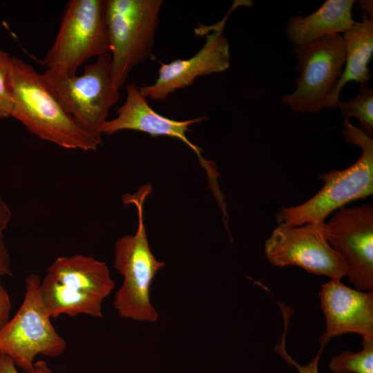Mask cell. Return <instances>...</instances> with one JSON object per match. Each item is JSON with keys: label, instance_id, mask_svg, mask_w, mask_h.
Listing matches in <instances>:
<instances>
[{"label": "cell", "instance_id": "2", "mask_svg": "<svg viewBox=\"0 0 373 373\" xmlns=\"http://www.w3.org/2000/svg\"><path fill=\"white\" fill-rule=\"evenodd\" d=\"M150 184L141 186L133 194L122 198L125 205L133 204L137 212V229L133 235L124 236L115 243L114 267L123 277L117 291L113 307L122 318L153 323L159 314L151 304L150 289L156 274L165 262L152 253L144 220V204L151 192Z\"/></svg>", "mask_w": 373, "mask_h": 373}, {"label": "cell", "instance_id": "14", "mask_svg": "<svg viewBox=\"0 0 373 373\" xmlns=\"http://www.w3.org/2000/svg\"><path fill=\"white\" fill-rule=\"evenodd\" d=\"M325 318V332L320 336L323 350L329 340L347 333L362 339L373 338V292L350 288L340 280L330 279L319 291Z\"/></svg>", "mask_w": 373, "mask_h": 373}, {"label": "cell", "instance_id": "21", "mask_svg": "<svg viewBox=\"0 0 373 373\" xmlns=\"http://www.w3.org/2000/svg\"><path fill=\"white\" fill-rule=\"evenodd\" d=\"M11 218V210L0 196V276L1 277L12 275L10 256L3 238V233Z\"/></svg>", "mask_w": 373, "mask_h": 373}, {"label": "cell", "instance_id": "9", "mask_svg": "<svg viewBox=\"0 0 373 373\" xmlns=\"http://www.w3.org/2000/svg\"><path fill=\"white\" fill-rule=\"evenodd\" d=\"M299 77L296 88L281 99L291 110L301 113H316L325 108V102L334 90L343 71L345 57L342 35L324 37L313 42L293 46Z\"/></svg>", "mask_w": 373, "mask_h": 373}, {"label": "cell", "instance_id": "7", "mask_svg": "<svg viewBox=\"0 0 373 373\" xmlns=\"http://www.w3.org/2000/svg\"><path fill=\"white\" fill-rule=\"evenodd\" d=\"M162 0H106L111 65L119 90L131 71L153 57Z\"/></svg>", "mask_w": 373, "mask_h": 373}, {"label": "cell", "instance_id": "8", "mask_svg": "<svg viewBox=\"0 0 373 373\" xmlns=\"http://www.w3.org/2000/svg\"><path fill=\"white\" fill-rule=\"evenodd\" d=\"M40 278L29 275L20 307L0 329V354L10 357L16 366L30 373L34 361L41 354L57 357L67 347L66 340L57 332L40 294Z\"/></svg>", "mask_w": 373, "mask_h": 373}, {"label": "cell", "instance_id": "5", "mask_svg": "<svg viewBox=\"0 0 373 373\" xmlns=\"http://www.w3.org/2000/svg\"><path fill=\"white\" fill-rule=\"evenodd\" d=\"M41 76L64 111L102 144V126L120 96L113 83L110 52L86 64L79 76L52 69H46Z\"/></svg>", "mask_w": 373, "mask_h": 373}, {"label": "cell", "instance_id": "19", "mask_svg": "<svg viewBox=\"0 0 373 373\" xmlns=\"http://www.w3.org/2000/svg\"><path fill=\"white\" fill-rule=\"evenodd\" d=\"M283 313L284 314L285 329L283 336L280 338V343L274 347L275 352L282 356L284 360L289 365L296 367L298 373H318V361L321 358L323 350L319 349L318 352L313 359L307 365H303L297 363L287 352L286 350V333L288 327V323L290 320L291 313H289V309L287 307H282Z\"/></svg>", "mask_w": 373, "mask_h": 373}, {"label": "cell", "instance_id": "15", "mask_svg": "<svg viewBox=\"0 0 373 373\" xmlns=\"http://www.w3.org/2000/svg\"><path fill=\"white\" fill-rule=\"evenodd\" d=\"M354 3V0H327L308 16H292L287 20L285 36L297 46L343 34L355 22L352 14Z\"/></svg>", "mask_w": 373, "mask_h": 373}, {"label": "cell", "instance_id": "12", "mask_svg": "<svg viewBox=\"0 0 373 373\" xmlns=\"http://www.w3.org/2000/svg\"><path fill=\"white\" fill-rule=\"evenodd\" d=\"M249 6V1H237L219 23L211 26L212 33L206 34V41L201 49L186 59H177L169 63L160 62L155 82L140 88L145 98L164 100L175 90L193 84L196 78L220 73L229 67V44L223 28L230 13L239 6Z\"/></svg>", "mask_w": 373, "mask_h": 373}, {"label": "cell", "instance_id": "18", "mask_svg": "<svg viewBox=\"0 0 373 373\" xmlns=\"http://www.w3.org/2000/svg\"><path fill=\"white\" fill-rule=\"evenodd\" d=\"M329 368L333 373H373V338L362 339L358 352L347 350L334 356Z\"/></svg>", "mask_w": 373, "mask_h": 373}, {"label": "cell", "instance_id": "23", "mask_svg": "<svg viewBox=\"0 0 373 373\" xmlns=\"http://www.w3.org/2000/svg\"><path fill=\"white\" fill-rule=\"evenodd\" d=\"M0 276V329L10 320L11 302L8 293L3 287Z\"/></svg>", "mask_w": 373, "mask_h": 373}, {"label": "cell", "instance_id": "20", "mask_svg": "<svg viewBox=\"0 0 373 373\" xmlns=\"http://www.w3.org/2000/svg\"><path fill=\"white\" fill-rule=\"evenodd\" d=\"M11 56L0 48V119L10 117L12 102L9 88Z\"/></svg>", "mask_w": 373, "mask_h": 373}, {"label": "cell", "instance_id": "6", "mask_svg": "<svg viewBox=\"0 0 373 373\" xmlns=\"http://www.w3.org/2000/svg\"><path fill=\"white\" fill-rule=\"evenodd\" d=\"M110 52L106 0H70L42 64L68 76L90 58Z\"/></svg>", "mask_w": 373, "mask_h": 373}, {"label": "cell", "instance_id": "16", "mask_svg": "<svg viewBox=\"0 0 373 373\" xmlns=\"http://www.w3.org/2000/svg\"><path fill=\"white\" fill-rule=\"evenodd\" d=\"M342 36L345 46L344 68L336 87L325 100V107L329 108L337 106L340 93L346 84L354 81L365 84L371 79L368 65L373 53V19L363 13L361 21H355Z\"/></svg>", "mask_w": 373, "mask_h": 373}, {"label": "cell", "instance_id": "24", "mask_svg": "<svg viewBox=\"0 0 373 373\" xmlns=\"http://www.w3.org/2000/svg\"><path fill=\"white\" fill-rule=\"evenodd\" d=\"M372 1L361 0L359 1V7L370 19H373Z\"/></svg>", "mask_w": 373, "mask_h": 373}, {"label": "cell", "instance_id": "10", "mask_svg": "<svg viewBox=\"0 0 373 373\" xmlns=\"http://www.w3.org/2000/svg\"><path fill=\"white\" fill-rule=\"evenodd\" d=\"M324 223L278 224L265 241L267 258L275 266H298L309 273L341 280L346 276V265L328 243Z\"/></svg>", "mask_w": 373, "mask_h": 373}, {"label": "cell", "instance_id": "22", "mask_svg": "<svg viewBox=\"0 0 373 373\" xmlns=\"http://www.w3.org/2000/svg\"><path fill=\"white\" fill-rule=\"evenodd\" d=\"M0 373H19L14 361L8 356L0 354ZM30 373H54L44 361L34 363V369Z\"/></svg>", "mask_w": 373, "mask_h": 373}, {"label": "cell", "instance_id": "4", "mask_svg": "<svg viewBox=\"0 0 373 373\" xmlns=\"http://www.w3.org/2000/svg\"><path fill=\"white\" fill-rule=\"evenodd\" d=\"M342 135L345 141L360 146V157L344 170H333L319 176L323 188L305 202L282 207L276 213L278 224L299 226L325 222L333 211L351 201L365 198L373 193V140L361 129L344 119Z\"/></svg>", "mask_w": 373, "mask_h": 373}, {"label": "cell", "instance_id": "3", "mask_svg": "<svg viewBox=\"0 0 373 373\" xmlns=\"http://www.w3.org/2000/svg\"><path fill=\"white\" fill-rule=\"evenodd\" d=\"M115 287L106 264L75 254L56 258L40 283V294L52 318L61 315L103 316L104 300Z\"/></svg>", "mask_w": 373, "mask_h": 373}, {"label": "cell", "instance_id": "13", "mask_svg": "<svg viewBox=\"0 0 373 373\" xmlns=\"http://www.w3.org/2000/svg\"><path fill=\"white\" fill-rule=\"evenodd\" d=\"M207 115L198 118L179 121L166 117L155 112L148 104L135 84L126 86V95L124 104L117 110V117L107 119L102 126V134L112 135L124 130L140 131L152 137L165 136L180 140L194 151L198 157L200 164L205 170L208 176L209 187L214 195L219 194L220 190L217 182L219 173L216 164L208 161L202 155L201 149L191 142L186 133L189 126L207 119Z\"/></svg>", "mask_w": 373, "mask_h": 373}, {"label": "cell", "instance_id": "1", "mask_svg": "<svg viewBox=\"0 0 373 373\" xmlns=\"http://www.w3.org/2000/svg\"><path fill=\"white\" fill-rule=\"evenodd\" d=\"M10 117L40 139L67 149L95 151L101 146L68 115L46 86L41 74L26 61L11 57Z\"/></svg>", "mask_w": 373, "mask_h": 373}, {"label": "cell", "instance_id": "11", "mask_svg": "<svg viewBox=\"0 0 373 373\" xmlns=\"http://www.w3.org/2000/svg\"><path fill=\"white\" fill-rule=\"evenodd\" d=\"M326 239L344 260L346 276L363 291H373V204L343 207L324 223Z\"/></svg>", "mask_w": 373, "mask_h": 373}, {"label": "cell", "instance_id": "17", "mask_svg": "<svg viewBox=\"0 0 373 373\" xmlns=\"http://www.w3.org/2000/svg\"><path fill=\"white\" fill-rule=\"evenodd\" d=\"M337 106L345 119L354 117L361 122V130L367 135H373V89L360 84L358 93L348 101L338 100Z\"/></svg>", "mask_w": 373, "mask_h": 373}]
</instances>
